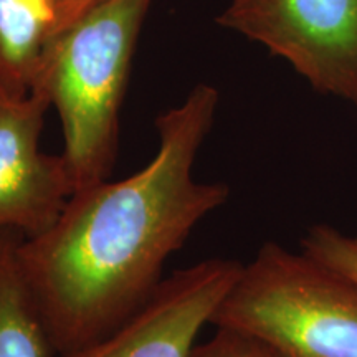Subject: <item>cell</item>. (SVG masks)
I'll return each mask as SVG.
<instances>
[{"label":"cell","instance_id":"obj_9","mask_svg":"<svg viewBox=\"0 0 357 357\" xmlns=\"http://www.w3.org/2000/svg\"><path fill=\"white\" fill-rule=\"evenodd\" d=\"M300 250L357 283V238L329 223H316L301 236Z\"/></svg>","mask_w":357,"mask_h":357},{"label":"cell","instance_id":"obj_6","mask_svg":"<svg viewBox=\"0 0 357 357\" xmlns=\"http://www.w3.org/2000/svg\"><path fill=\"white\" fill-rule=\"evenodd\" d=\"M48 108L38 93L13 98L0 91V231L43 234L73 194L63 155L40 149Z\"/></svg>","mask_w":357,"mask_h":357},{"label":"cell","instance_id":"obj_1","mask_svg":"<svg viewBox=\"0 0 357 357\" xmlns=\"http://www.w3.org/2000/svg\"><path fill=\"white\" fill-rule=\"evenodd\" d=\"M218 102V89L199 83L155 119L159 147L144 167L73 192L50 229L22 238L20 273L55 354L91 344L139 311L169 258L227 204L229 185L194 177Z\"/></svg>","mask_w":357,"mask_h":357},{"label":"cell","instance_id":"obj_11","mask_svg":"<svg viewBox=\"0 0 357 357\" xmlns=\"http://www.w3.org/2000/svg\"><path fill=\"white\" fill-rule=\"evenodd\" d=\"M100 2H102V0H55L58 30H61L73 20H77L79 15H83L84 12Z\"/></svg>","mask_w":357,"mask_h":357},{"label":"cell","instance_id":"obj_2","mask_svg":"<svg viewBox=\"0 0 357 357\" xmlns=\"http://www.w3.org/2000/svg\"><path fill=\"white\" fill-rule=\"evenodd\" d=\"M151 0H102L58 30L32 93L55 108L73 192L109 178L119 146V113Z\"/></svg>","mask_w":357,"mask_h":357},{"label":"cell","instance_id":"obj_5","mask_svg":"<svg viewBox=\"0 0 357 357\" xmlns=\"http://www.w3.org/2000/svg\"><path fill=\"white\" fill-rule=\"evenodd\" d=\"M242 266L229 258H207L174 271L114 331L53 357H192L199 333L211 324Z\"/></svg>","mask_w":357,"mask_h":357},{"label":"cell","instance_id":"obj_3","mask_svg":"<svg viewBox=\"0 0 357 357\" xmlns=\"http://www.w3.org/2000/svg\"><path fill=\"white\" fill-rule=\"evenodd\" d=\"M275 357H357V283L305 252L261 245L212 316Z\"/></svg>","mask_w":357,"mask_h":357},{"label":"cell","instance_id":"obj_8","mask_svg":"<svg viewBox=\"0 0 357 357\" xmlns=\"http://www.w3.org/2000/svg\"><path fill=\"white\" fill-rule=\"evenodd\" d=\"M20 231H0V357H53L50 339L20 273Z\"/></svg>","mask_w":357,"mask_h":357},{"label":"cell","instance_id":"obj_10","mask_svg":"<svg viewBox=\"0 0 357 357\" xmlns=\"http://www.w3.org/2000/svg\"><path fill=\"white\" fill-rule=\"evenodd\" d=\"M192 357H275L253 337L225 328H215L208 341L195 346Z\"/></svg>","mask_w":357,"mask_h":357},{"label":"cell","instance_id":"obj_12","mask_svg":"<svg viewBox=\"0 0 357 357\" xmlns=\"http://www.w3.org/2000/svg\"><path fill=\"white\" fill-rule=\"evenodd\" d=\"M356 238H357V236H356Z\"/></svg>","mask_w":357,"mask_h":357},{"label":"cell","instance_id":"obj_7","mask_svg":"<svg viewBox=\"0 0 357 357\" xmlns=\"http://www.w3.org/2000/svg\"><path fill=\"white\" fill-rule=\"evenodd\" d=\"M58 32L55 0H0V91L25 98Z\"/></svg>","mask_w":357,"mask_h":357},{"label":"cell","instance_id":"obj_4","mask_svg":"<svg viewBox=\"0 0 357 357\" xmlns=\"http://www.w3.org/2000/svg\"><path fill=\"white\" fill-rule=\"evenodd\" d=\"M217 24L263 45L318 95L357 108V0H230Z\"/></svg>","mask_w":357,"mask_h":357}]
</instances>
